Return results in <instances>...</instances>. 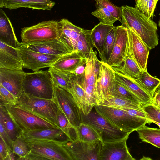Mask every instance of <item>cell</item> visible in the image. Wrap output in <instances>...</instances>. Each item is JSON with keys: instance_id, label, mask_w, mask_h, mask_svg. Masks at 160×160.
I'll use <instances>...</instances> for the list:
<instances>
[{"instance_id": "cell-9", "label": "cell", "mask_w": 160, "mask_h": 160, "mask_svg": "<svg viewBox=\"0 0 160 160\" xmlns=\"http://www.w3.org/2000/svg\"><path fill=\"white\" fill-rule=\"evenodd\" d=\"M97 52L91 49L89 55L86 59V65L83 74L77 76L80 83L85 91L91 104L94 107L97 102L95 94V86L101 65L97 56Z\"/></svg>"}, {"instance_id": "cell-26", "label": "cell", "mask_w": 160, "mask_h": 160, "mask_svg": "<svg viewBox=\"0 0 160 160\" xmlns=\"http://www.w3.org/2000/svg\"><path fill=\"white\" fill-rule=\"evenodd\" d=\"M61 32L63 37L75 51L76 45L79 37L85 29L73 24L67 19L63 18L58 22Z\"/></svg>"}, {"instance_id": "cell-12", "label": "cell", "mask_w": 160, "mask_h": 160, "mask_svg": "<svg viewBox=\"0 0 160 160\" xmlns=\"http://www.w3.org/2000/svg\"><path fill=\"white\" fill-rule=\"evenodd\" d=\"M101 63L95 88L97 104L113 97L112 91L115 81V72L112 67L101 61Z\"/></svg>"}, {"instance_id": "cell-19", "label": "cell", "mask_w": 160, "mask_h": 160, "mask_svg": "<svg viewBox=\"0 0 160 160\" xmlns=\"http://www.w3.org/2000/svg\"><path fill=\"white\" fill-rule=\"evenodd\" d=\"M20 135L27 143L41 140L65 142L70 140L60 129L58 128L23 131L20 132Z\"/></svg>"}, {"instance_id": "cell-48", "label": "cell", "mask_w": 160, "mask_h": 160, "mask_svg": "<svg viewBox=\"0 0 160 160\" xmlns=\"http://www.w3.org/2000/svg\"><path fill=\"white\" fill-rule=\"evenodd\" d=\"M120 109L126 111L131 115L148 118L145 113L143 111L129 108H121Z\"/></svg>"}, {"instance_id": "cell-21", "label": "cell", "mask_w": 160, "mask_h": 160, "mask_svg": "<svg viewBox=\"0 0 160 160\" xmlns=\"http://www.w3.org/2000/svg\"><path fill=\"white\" fill-rule=\"evenodd\" d=\"M69 84V92L72 95L83 114L84 115H88L94 107L89 102L86 94L81 86L76 75L71 73Z\"/></svg>"}, {"instance_id": "cell-54", "label": "cell", "mask_w": 160, "mask_h": 160, "mask_svg": "<svg viewBox=\"0 0 160 160\" xmlns=\"http://www.w3.org/2000/svg\"><path fill=\"white\" fill-rule=\"evenodd\" d=\"M3 0H0V5L2 3Z\"/></svg>"}, {"instance_id": "cell-46", "label": "cell", "mask_w": 160, "mask_h": 160, "mask_svg": "<svg viewBox=\"0 0 160 160\" xmlns=\"http://www.w3.org/2000/svg\"><path fill=\"white\" fill-rule=\"evenodd\" d=\"M158 0H149L145 15L149 19L153 17L154 11Z\"/></svg>"}, {"instance_id": "cell-38", "label": "cell", "mask_w": 160, "mask_h": 160, "mask_svg": "<svg viewBox=\"0 0 160 160\" xmlns=\"http://www.w3.org/2000/svg\"><path fill=\"white\" fill-rule=\"evenodd\" d=\"M96 9L92 12L91 14L98 18L100 22L106 25H113L117 20L110 12L102 5L96 3Z\"/></svg>"}, {"instance_id": "cell-37", "label": "cell", "mask_w": 160, "mask_h": 160, "mask_svg": "<svg viewBox=\"0 0 160 160\" xmlns=\"http://www.w3.org/2000/svg\"><path fill=\"white\" fill-rule=\"evenodd\" d=\"M116 27L114 26L109 31L106 38L101 56V61L107 63L112 51L115 42Z\"/></svg>"}, {"instance_id": "cell-33", "label": "cell", "mask_w": 160, "mask_h": 160, "mask_svg": "<svg viewBox=\"0 0 160 160\" xmlns=\"http://www.w3.org/2000/svg\"><path fill=\"white\" fill-rule=\"evenodd\" d=\"M51 77L54 86H59L69 92V80L71 73L58 70L52 67L48 70Z\"/></svg>"}, {"instance_id": "cell-32", "label": "cell", "mask_w": 160, "mask_h": 160, "mask_svg": "<svg viewBox=\"0 0 160 160\" xmlns=\"http://www.w3.org/2000/svg\"><path fill=\"white\" fill-rule=\"evenodd\" d=\"M135 80L152 98L160 84V79L151 75L147 70L142 71L139 78Z\"/></svg>"}, {"instance_id": "cell-47", "label": "cell", "mask_w": 160, "mask_h": 160, "mask_svg": "<svg viewBox=\"0 0 160 160\" xmlns=\"http://www.w3.org/2000/svg\"><path fill=\"white\" fill-rule=\"evenodd\" d=\"M149 0H135V7L145 14Z\"/></svg>"}, {"instance_id": "cell-31", "label": "cell", "mask_w": 160, "mask_h": 160, "mask_svg": "<svg viewBox=\"0 0 160 160\" xmlns=\"http://www.w3.org/2000/svg\"><path fill=\"white\" fill-rule=\"evenodd\" d=\"M0 123L3 126L12 141L20 135L14 123L8 113L5 107L0 105Z\"/></svg>"}, {"instance_id": "cell-41", "label": "cell", "mask_w": 160, "mask_h": 160, "mask_svg": "<svg viewBox=\"0 0 160 160\" xmlns=\"http://www.w3.org/2000/svg\"><path fill=\"white\" fill-rule=\"evenodd\" d=\"M143 111L145 113L147 118L151 121L160 122V108L153 104H141ZM152 123V122H151Z\"/></svg>"}, {"instance_id": "cell-23", "label": "cell", "mask_w": 160, "mask_h": 160, "mask_svg": "<svg viewBox=\"0 0 160 160\" xmlns=\"http://www.w3.org/2000/svg\"><path fill=\"white\" fill-rule=\"evenodd\" d=\"M115 72V79L133 93L142 101L143 104L152 103L151 96L133 79L118 72Z\"/></svg>"}, {"instance_id": "cell-36", "label": "cell", "mask_w": 160, "mask_h": 160, "mask_svg": "<svg viewBox=\"0 0 160 160\" xmlns=\"http://www.w3.org/2000/svg\"><path fill=\"white\" fill-rule=\"evenodd\" d=\"M112 95L113 97L142 103L139 98L116 79L112 90Z\"/></svg>"}, {"instance_id": "cell-16", "label": "cell", "mask_w": 160, "mask_h": 160, "mask_svg": "<svg viewBox=\"0 0 160 160\" xmlns=\"http://www.w3.org/2000/svg\"><path fill=\"white\" fill-rule=\"evenodd\" d=\"M129 134L123 138L112 142H102L99 160H134L130 154L126 142Z\"/></svg>"}, {"instance_id": "cell-53", "label": "cell", "mask_w": 160, "mask_h": 160, "mask_svg": "<svg viewBox=\"0 0 160 160\" xmlns=\"http://www.w3.org/2000/svg\"><path fill=\"white\" fill-rule=\"evenodd\" d=\"M159 15H160V13H159ZM158 25L160 27V19L158 21Z\"/></svg>"}, {"instance_id": "cell-40", "label": "cell", "mask_w": 160, "mask_h": 160, "mask_svg": "<svg viewBox=\"0 0 160 160\" xmlns=\"http://www.w3.org/2000/svg\"><path fill=\"white\" fill-rule=\"evenodd\" d=\"M13 152L19 156L18 160L26 156L30 152L31 148L21 135L12 141Z\"/></svg>"}, {"instance_id": "cell-1", "label": "cell", "mask_w": 160, "mask_h": 160, "mask_svg": "<svg viewBox=\"0 0 160 160\" xmlns=\"http://www.w3.org/2000/svg\"><path fill=\"white\" fill-rule=\"evenodd\" d=\"M121 8V25L134 31L149 50L154 49L158 44L157 24L135 7Z\"/></svg>"}, {"instance_id": "cell-45", "label": "cell", "mask_w": 160, "mask_h": 160, "mask_svg": "<svg viewBox=\"0 0 160 160\" xmlns=\"http://www.w3.org/2000/svg\"><path fill=\"white\" fill-rule=\"evenodd\" d=\"M11 151L2 138L0 139V160H5Z\"/></svg>"}, {"instance_id": "cell-17", "label": "cell", "mask_w": 160, "mask_h": 160, "mask_svg": "<svg viewBox=\"0 0 160 160\" xmlns=\"http://www.w3.org/2000/svg\"><path fill=\"white\" fill-rule=\"evenodd\" d=\"M116 30L115 43L107 62L111 67L121 65L127 55L128 38L127 28L121 25L116 27Z\"/></svg>"}, {"instance_id": "cell-15", "label": "cell", "mask_w": 160, "mask_h": 160, "mask_svg": "<svg viewBox=\"0 0 160 160\" xmlns=\"http://www.w3.org/2000/svg\"><path fill=\"white\" fill-rule=\"evenodd\" d=\"M128 43L127 53L135 62L142 71L147 69L149 49L132 30L127 29Z\"/></svg>"}, {"instance_id": "cell-28", "label": "cell", "mask_w": 160, "mask_h": 160, "mask_svg": "<svg viewBox=\"0 0 160 160\" xmlns=\"http://www.w3.org/2000/svg\"><path fill=\"white\" fill-rule=\"evenodd\" d=\"M122 64L118 67H111L115 72L134 79L136 80L139 78L142 71L127 53Z\"/></svg>"}, {"instance_id": "cell-50", "label": "cell", "mask_w": 160, "mask_h": 160, "mask_svg": "<svg viewBox=\"0 0 160 160\" xmlns=\"http://www.w3.org/2000/svg\"><path fill=\"white\" fill-rule=\"evenodd\" d=\"M152 104L160 108V94L156 92L152 98Z\"/></svg>"}, {"instance_id": "cell-24", "label": "cell", "mask_w": 160, "mask_h": 160, "mask_svg": "<svg viewBox=\"0 0 160 160\" xmlns=\"http://www.w3.org/2000/svg\"><path fill=\"white\" fill-rule=\"evenodd\" d=\"M0 41L15 48H18L21 46L10 20L1 9H0Z\"/></svg>"}, {"instance_id": "cell-8", "label": "cell", "mask_w": 160, "mask_h": 160, "mask_svg": "<svg viewBox=\"0 0 160 160\" xmlns=\"http://www.w3.org/2000/svg\"><path fill=\"white\" fill-rule=\"evenodd\" d=\"M53 100L75 130L83 122L82 112L70 93L59 86H54Z\"/></svg>"}, {"instance_id": "cell-44", "label": "cell", "mask_w": 160, "mask_h": 160, "mask_svg": "<svg viewBox=\"0 0 160 160\" xmlns=\"http://www.w3.org/2000/svg\"><path fill=\"white\" fill-rule=\"evenodd\" d=\"M0 136L7 144L9 150L13 152L12 141L6 131L2 125L0 123Z\"/></svg>"}, {"instance_id": "cell-4", "label": "cell", "mask_w": 160, "mask_h": 160, "mask_svg": "<svg viewBox=\"0 0 160 160\" xmlns=\"http://www.w3.org/2000/svg\"><path fill=\"white\" fill-rule=\"evenodd\" d=\"M65 142L41 140L28 143L30 151L20 160H73L64 146Z\"/></svg>"}, {"instance_id": "cell-43", "label": "cell", "mask_w": 160, "mask_h": 160, "mask_svg": "<svg viewBox=\"0 0 160 160\" xmlns=\"http://www.w3.org/2000/svg\"><path fill=\"white\" fill-rule=\"evenodd\" d=\"M96 3L104 7L117 20L121 19V8L111 2L109 0H95Z\"/></svg>"}, {"instance_id": "cell-13", "label": "cell", "mask_w": 160, "mask_h": 160, "mask_svg": "<svg viewBox=\"0 0 160 160\" xmlns=\"http://www.w3.org/2000/svg\"><path fill=\"white\" fill-rule=\"evenodd\" d=\"M21 45L30 49L44 54L61 56L73 51L72 48L63 37H60L49 41L21 42Z\"/></svg>"}, {"instance_id": "cell-25", "label": "cell", "mask_w": 160, "mask_h": 160, "mask_svg": "<svg viewBox=\"0 0 160 160\" xmlns=\"http://www.w3.org/2000/svg\"><path fill=\"white\" fill-rule=\"evenodd\" d=\"M85 59H86L82 57L77 51H73L60 56L50 67L72 73Z\"/></svg>"}, {"instance_id": "cell-22", "label": "cell", "mask_w": 160, "mask_h": 160, "mask_svg": "<svg viewBox=\"0 0 160 160\" xmlns=\"http://www.w3.org/2000/svg\"><path fill=\"white\" fill-rule=\"evenodd\" d=\"M55 4L51 0H3L0 7L10 10L28 8L33 10L50 11Z\"/></svg>"}, {"instance_id": "cell-39", "label": "cell", "mask_w": 160, "mask_h": 160, "mask_svg": "<svg viewBox=\"0 0 160 160\" xmlns=\"http://www.w3.org/2000/svg\"><path fill=\"white\" fill-rule=\"evenodd\" d=\"M58 120L59 127L71 140L76 139L74 129L72 128L68 119L59 108L58 114Z\"/></svg>"}, {"instance_id": "cell-18", "label": "cell", "mask_w": 160, "mask_h": 160, "mask_svg": "<svg viewBox=\"0 0 160 160\" xmlns=\"http://www.w3.org/2000/svg\"><path fill=\"white\" fill-rule=\"evenodd\" d=\"M25 74L22 70L0 68V84L18 98L23 93V83Z\"/></svg>"}, {"instance_id": "cell-29", "label": "cell", "mask_w": 160, "mask_h": 160, "mask_svg": "<svg viewBox=\"0 0 160 160\" xmlns=\"http://www.w3.org/2000/svg\"><path fill=\"white\" fill-rule=\"evenodd\" d=\"M75 131L76 139L85 142L102 141L100 135L96 129L87 123H81L76 128Z\"/></svg>"}, {"instance_id": "cell-49", "label": "cell", "mask_w": 160, "mask_h": 160, "mask_svg": "<svg viewBox=\"0 0 160 160\" xmlns=\"http://www.w3.org/2000/svg\"><path fill=\"white\" fill-rule=\"evenodd\" d=\"M86 65V59H84L82 63L76 69L75 71L72 73L77 76H80L82 75L84 72Z\"/></svg>"}, {"instance_id": "cell-42", "label": "cell", "mask_w": 160, "mask_h": 160, "mask_svg": "<svg viewBox=\"0 0 160 160\" xmlns=\"http://www.w3.org/2000/svg\"><path fill=\"white\" fill-rule=\"evenodd\" d=\"M0 105H15L18 102V98L0 84Z\"/></svg>"}, {"instance_id": "cell-52", "label": "cell", "mask_w": 160, "mask_h": 160, "mask_svg": "<svg viewBox=\"0 0 160 160\" xmlns=\"http://www.w3.org/2000/svg\"><path fill=\"white\" fill-rule=\"evenodd\" d=\"M151 122L154 123L158 125L160 128V122H158L154 121H151Z\"/></svg>"}, {"instance_id": "cell-34", "label": "cell", "mask_w": 160, "mask_h": 160, "mask_svg": "<svg viewBox=\"0 0 160 160\" xmlns=\"http://www.w3.org/2000/svg\"><path fill=\"white\" fill-rule=\"evenodd\" d=\"M91 30H84L81 35L76 47L77 51L84 58L87 59L89 55L91 49L94 47L91 38Z\"/></svg>"}, {"instance_id": "cell-20", "label": "cell", "mask_w": 160, "mask_h": 160, "mask_svg": "<svg viewBox=\"0 0 160 160\" xmlns=\"http://www.w3.org/2000/svg\"><path fill=\"white\" fill-rule=\"evenodd\" d=\"M0 68L22 70V61L18 48L0 41Z\"/></svg>"}, {"instance_id": "cell-14", "label": "cell", "mask_w": 160, "mask_h": 160, "mask_svg": "<svg viewBox=\"0 0 160 160\" xmlns=\"http://www.w3.org/2000/svg\"><path fill=\"white\" fill-rule=\"evenodd\" d=\"M21 54L23 68L33 71L49 67L60 56L47 54L32 50L21 45L18 48Z\"/></svg>"}, {"instance_id": "cell-30", "label": "cell", "mask_w": 160, "mask_h": 160, "mask_svg": "<svg viewBox=\"0 0 160 160\" xmlns=\"http://www.w3.org/2000/svg\"><path fill=\"white\" fill-rule=\"evenodd\" d=\"M141 140L160 148V128H153L145 125L137 129Z\"/></svg>"}, {"instance_id": "cell-7", "label": "cell", "mask_w": 160, "mask_h": 160, "mask_svg": "<svg viewBox=\"0 0 160 160\" xmlns=\"http://www.w3.org/2000/svg\"><path fill=\"white\" fill-rule=\"evenodd\" d=\"M20 35L22 43L40 42L60 37L61 32L58 22L50 20L22 28Z\"/></svg>"}, {"instance_id": "cell-5", "label": "cell", "mask_w": 160, "mask_h": 160, "mask_svg": "<svg viewBox=\"0 0 160 160\" xmlns=\"http://www.w3.org/2000/svg\"><path fill=\"white\" fill-rule=\"evenodd\" d=\"M16 105L50 122L59 128L58 120V108L53 99L36 98L23 92L18 98Z\"/></svg>"}, {"instance_id": "cell-6", "label": "cell", "mask_w": 160, "mask_h": 160, "mask_svg": "<svg viewBox=\"0 0 160 160\" xmlns=\"http://www.w3.org/2000/svg\"><path fill=\"white\" fill-rule=\"evenodd\" d=\"M4 106L20 134L23 131L58 128L50 122L18 105H5Z\"/></svg>"}, {"instance_id": "cell-3", "label": "cell", "mask_w": 160, "mask_h": 160, "mask_svg": "<svg viewBox=\"0 0 160 160\" xmlns=\"http://www.w3.org/2000/svg\"><path fill=\"white\" fill-rule=\"evenodd\" d=\"M23 92L39 98L53 99L54 86L48 71L26 72L23 83Z\"/></svg>"}, {"instance_id": "cell-27", "label": "cell", "mask_w": 160, "mask_h": 160, "mask_svg": "<svg viewBox=\"0 0 160 160\" xmlns=\"http://www.w3.org/2000/svg\"><path fill=\"white\" fill-rule=\"evenodd\" d=\"M114 27L100 22L91 30V38L92 44L99 52L100 57L102 55L104 42L110 30Z\"/></svg>"}, {"instance_id": "cell-10", "label": "cell", "mask_w": 160, "mask_h": 160, "mask_svg": "<svg viewBox=\"0 0 160 160\" xmlns=\"http://www.w3.org/2000/svg\"><path fill=\"white\" fill-rule=\"evenodd\" d=\"M83 122L93 127L100 135L103 142H112L121 140L130 133L122 131L110 123L95 110L87 115L83 114Z\"/></svg>"}, {"instance_id": "cell-35", "label": "cell", "mask_w": 160, "mask_h": 160, "mask_svg": "<svg viewBox=\"0 0 160 160\" xmlns=\"http://www.w3.org/2000/svg\"><path fill=\"white\" fill-rule=\"evenodd\" d=\"M141 104L129 100L113 97L110 99L99 102L96 105H102L118 108H129L143 111Z\"/></svg>"}, {"instance_id": "cell-51", "label": "cell", "mask_w": 160, "mask_h": 160, "mask_svg": "<svg viewBox=\"0 0 160 160\" xmlns=\"http://www.w3.org/2000/svg\"><path fill=\"white\" fill-rule=\"evenodd\" d=\"M155 92L159 93L160 94V84L157 88Z\"/></svg>"}, {"instance_id": "cell-11", "label": "cell", "mask_w": 160, "mask_h": 160, "mask_svg": "<svg viewBox=\"0 0 160 160\" xmlns=\"http://www.w3.org/2000/svg\"><path fill=\"white\" fill-rule=\"evenodd\" d=\"M102 142H85L76 139L65 142L64 146L73 160H99Z\"/></svg>"}, {"instance_id": "cell-2", "label": "cell", "mask_w": 160, "mask_h": 160, "mask_svg": "<svg viewBox=\"0 0 160 160\" xmlns=\"http://www.w3.org/2000/svg\"><path fill=\"white\" fill-rule=\"evenodd\" d=\"M94 107L96 111L110 123L128 133L151 123L148 119L131 115L121 109L98 105H95Z\"/></svg>"}]
</instances>
